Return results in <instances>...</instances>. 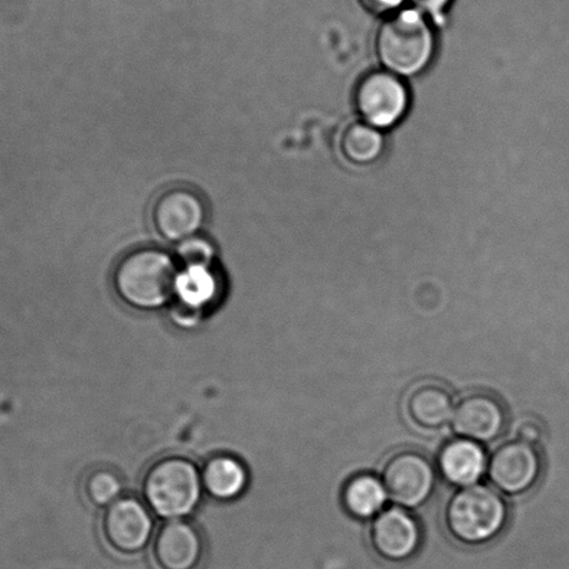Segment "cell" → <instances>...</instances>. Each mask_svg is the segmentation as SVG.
Wrapping results in <instances>:
<instances>
[{
    "mask_svg": "<svg viewBox=\"0 0 569 569\" xmlns=\"http://www.w3.org/2000/svg\"><path fill=\"white\" fill-rule=\"evenodd\" d=\"M412 9L427 16L428 19L440 18L451 7L452 0H407Z\"/></svg>",
    "mask_w": 569,
    "mask_h": 569,
    "instance_id": "obj_20",
    "label": "cell"
},
{
    "mask_svg": "<svg viewBox=\"0 0 569 569\" xmlns=\"http://www.w3.org/2000/svg\"><path fill=\"white\" fill-rule=\"evenodd\" d=\"M203 491L212 499L229 502L244 495L250 473L244 462L230 455L209 458L201 469Z\"/></svg>",
    "mask_w": 569,
    "mask_h": 569,
    "instance_id": "obj_15",
    "label": "cell"
},
{
    "mask_svg": "<svg viewBox=\"0 0 569 569\" xmlns=\"http://www.w3.org/2000/svg\"><path fill=\"white\" fill-rule=\"evenodd\" d=\"M541 428L536 422H523L519 425L517 436L519 440L536 445L541 439Z\"/></svg>",
    "mask_w": 569,
    "mask_h": 569,
    "instance_id": "obj_21",
    "label": "cell"
},
{
    "mask_svg": "<svg viewBox=\"0 0 569 569\" xmlns=\"http://www.w3.org/2000/svg\"><path fill=\"white\" fill-rule=\"evenodd\" d=\"M451 423L460 438L490 443L505 432L507 413L495 396L472 393L458 402Z\"/></svg>",
    "mask_w": 569,
    "mask_h": 569,
    "instance_id": "obj_12",
    "label": "cell"
},
{
    "mask_svg": "<svg viewBox=\"0 0 569 569\" xmlns=\"http://www.w3.org/2000/svg\"><path fill=\"white\" fill-rule=\"evenodd\" d=\"M142 495L154 516L166 521L187 519L202 499L201 469L188 458L164 457L148 469Z\"/></svg>",
    "mask_w": 569,
    "mask_h": 569,
    "instance_id": "obj_2",
    "label": "cell"
},
{
    "mask_svg": "<svg viewBox=\"0 0 569 569\" xmlns=\"http://www.w3.org/2000/svg\"><path fill=\"white\" fill-rule=\"evenodd\" d=\"M508 506L499 491L486 485H472L456 491L447 501L445 523L457 541L482 546L506 529Z\"/></svg>",
    "mask_w": 569,
    "mask_h": 569,
    "instance_id": "obj_4",
    "label": "cell"
},
{
    "mask_svg": "<svg viewBox=\"0 0 569 569\" xmlns=\"http://www.w3.org/2000/svg\"><path fill=\"white\" fill-rule=\"evenodd\" d=\"M380 479L396 506L413 510L422 507L433 495L436 471L423 452L402 450L385 462Z\"/></svg>",
    "mask_w": 569,
    "mask_h": 569,
    "instance_id": "obj_5",
    "label": "cell"
},
{
    "mask_svg": "<svg viewBox=\"0 0 569 569\" xmlns=\"http://www.w3.org/2000/svg\"><path fill=\"white\" fill-rule=\"evenodd\" d=\"M385 149V137L379 129L368 123L348 126L341 137V151L350 162L368 164L380 158Z\"/></svg>",
    "mask_w": 569,
    "mask_h": 569,
    "instance_id": "obj_17",
    "label": "cell"
},
{
    "mask_svg": "<svg viewBox=\"0 0 569 569\" xmlns=\"http://www.w3.org/2000/svg\"><path fill=\"white\" fill-rule=\"evenodd\" d=\"M359 4L372 14L388 16L399 12L407 0H358Z\"/></svg>",
    "mask_w": 569,
    "mask_h": 569,
    "instance_id": "obj_19",
    "label": "cell"
},
{
    "mask_svg": "<svg viewBox=\"0 0 569 569\" xmlns=\"http://www.w3.org/2000/svg\"><path fill=\"white\" fill-rule=\"evenodd\" d=\"M370 543L385 560L400 562L411 558L422 543L418 519L406 508H386L370 527Z\"/></svg>",
    "mask_w": 569,
    "mask_h": 569,
    "instance_id": "obj_10",
    "label": "cell"
},
{
    "mask_svg": "<svg viewBox=\"0 0 569 569\" xmlns=\"http://www.w3.org/2000/svg\"><path fill=\"white\" fill-rule=\"evenodd\" d=\"M407 417L422 430H439L455 416V399L441 385L425 383L413 388L406 399Z\"/></svg>",
    "mask_w": 569,
    "mask_h": 569,
    "instance_id": "obj_14",
    "label": "cell"
},
{
    "mask_svg": "<svg viewBox=\"0 0 569 569\" xmlns=\"http://www.w3.org/2000/svg\"><path fill=\"white\" fill-rule=\"evenodd\" d=\"M153 512L146 501L123 496L104 510V539L120 555H138L147 549L153 536Z\"/></svg>",
    "mask_w": 569,
    "mask_h": 569,
    "instance_id": "obj_7",
    "label": "cell"
},
{
    "mask_svg": "<svg viewBox=\"0 0 569 569\" xmlns=\"http://www.w3.org/2000/svg\"><path fill=\"white\" fill-rule=\"evenodd\" d=\"M356 103L365 123L389 129L405 118L410 103L407 87L390 71H372L358 82Z\"/></svg>",
    "mask_w": 569,
    "mask_h": 569,
    "instance_id": "obj_6",
    "label": "cell"
},
{
    "mask_svg": "<svg viewBox=\"0 0 569 569\" xmlns=\"http://www.w3.org/2000/svg\"><path fill=\"white\" fill-rule=\"evenodd\" d=\"M123 479L114 469L107 467L92 469L84 482L87 500L104 510L123 497Z\"/></svg>",
    "mask_w": 569,
    "mask_h": 569,
    "instance_id": "obj_18",
    "label": "cell"
},
{
    "mask_svg": "<svg viewBox=\"0 0 569 569\" xmlns=\"http://www.w3.org/2000/svg\"><path fill=\"white\" fill-rule=\"evenodd\" d=\"M376 49L386 69L399 76H413L430 62L435 34L427 16L412 8L388 16L380 26Z\"/></svg>",
    "mask_w": 569,
    "mask_h": 569,
    "instance_id": "obj_3",
    "label": "cell"
},
{
    "mask_svg": "<svg viewBox=\"0 0 569 569\" xmlns=\"http://www.w3.org/2000/svg\"><path fill=\"white\" fill-rule=\"evenodd\" d=\"M174 259L159 248L127 253L113 272L120 300L138 311H157L173 300L179 283Z\"/></svg>",
    "mask_w": 569,
    "mask_h": 569,
    "instance_id": "obj_1",
    "label": "cell"
},
{
    "mask_svg": "<svg viewBox=\"0 0 569 569\" xmlns=\"http://www.w3.org/2000/svg\"><path fill=\"white\" fill-rule=\"evenodd\" d=\"M203 549L200 529L187 519L168 521L154 535L153 558L159 569H198Z\"/></svg>",
    "mask_w": 569,
    "mask_h": 569,
    "instance_id": "obj_11",
    "label": "cell"
},
{
    "mask_svg": "<svg viewBox=\"0 0 569 569\" xmlns=\"http://www.w3.org/2000/svg\"><path fill=\"white\" fill-rule=\"evenodd\" d=\"M388 500L389 495L382 479L369 473L357 475L348 480L342 491L346 510L359 519L378 517Z\"/></svg>",
    "mask_w": 569,
    "mask_h": 569,
    "instance_id": "obj_16",
    "label": "cell"
},
{
    "mask_svg": "<svg viewBox=\"0 0 569 569\" xmlns=\"http://www.w3.org/2000/svg\"><path fill=\"white\" fill-rule=\"evenodd\" d=\"M489 460L482 445L458 438L445 446L439 456V469L447 482L457 488L478 485L488 471Z\"/></svg>",
    "mask_w": 569,
    "mask_h": 569,
    "instance_id": "obj_13",
    "label": "cell"
},
{
    "mask_svg": "<svg viewBox=\"0 0 569 569\" xmlns=\"http://www.w3.org/2000/svg\"><path fill=\"white\" fill-rule=\"evenodd\" d=\"M541 473V456L535 445L506 441L491 455L488 475L493 488L507 496H521L533 489Z\"/></svg>",
    "mask_w": 569,
    "mask_h": 569,
    "instance_id": "obj_8",
    "label": "cell"
},
{
    "mask_svg": "<svg viewBox=\"0 0 569 569\" xmlns=\"http://www.w3.org/2000/svg\"><path fill=\"white\" fill-rule=\"evenodd\" d=\"M153 224L164 240L177 242L190 239L206 224L207 207L196 191L173 188L154 202Z\"/></svg>",
    "mask_w": 569,
    "mask_h": 569,
    "instance_id": "obj_9",
    "label": "cell"
}]
</instances>
